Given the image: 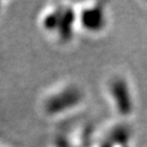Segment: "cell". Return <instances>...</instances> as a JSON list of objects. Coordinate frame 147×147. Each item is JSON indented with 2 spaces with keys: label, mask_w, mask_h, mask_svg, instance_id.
<instances>
[{
  "label": "cell",
  "mask_w": 147,
  "mask_h": 147,
  "mask_svg": "<svg viewBox=\"0 0 147 147\" xmlns=\"http://www.w3.org/2000/svg\"><path fill=\"white\" fill-rule=\"evenodd\" d=\"M78 97H79V94L73 89L63 90L61 93L50 97L46 101L45 109L50 115L61 112V111L67 110L70 107L74 106V104L78 101Z\"/></svg>",
  "instance_id": "1"
},
{
  "label": "cell",
  "mask_w": 147,
  "mask_h": 147,
  "mask_svg": "<svg viewBox=\"0 0 147 147\" xmlns=\"http://www.w3.org/2000/svg\"><path fill=\"white\" fill-rule=\"evenodd\" d=\"M73 21V16L71 14V12L69 10L64 11V13H61L60 16V22H59V31L63 38H67L70 36V32H71V24Z\"/></svg>",
  "instance_id": "2"
}]
</instances>
